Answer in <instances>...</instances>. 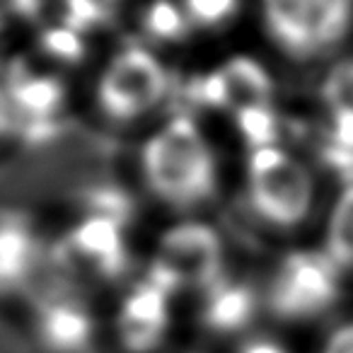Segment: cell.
<instances>
[{
    "mask_svg": "<svg viewBox=\"0 0 353 353\" xmlns=\"http://www.w3.org/2000/svg\"><path fill=\"white\" fill-rule=\"evenodd\" d=\"M138 170L148 194L179 213L208 206L221 192L216 145L189 112H176L157 123L141 145Z\"/></svg>",
    "mask_w": 353,
    "mask_h": 353,
    "instance_id": "cell-1",
    "label": "cell"
},
{
    "mask_svg": "<svg viewBox=\"0 0 353 353\" xmlns=\"http://www.w3.org/2000/svg\"><path fill=\"white\" fill-rule=\"evenodd\" d=\"M317 199V182L307 160L269 143L247 150L245 201L250 213L271 230H298L310 218Z\"/></svg>",
    "mask_w": 353,
    "mask_h": 353,
    "instance_id": "cell-2",
    "label": "cell"
},
{
    "mask_svg": "<svg viewBox=\"0 0 353 353\" xmlns=\"http://www.w3.org/2000/svg\"><path fill=\"white\" fill-rule=\"evenodd\" d=\"M196 102L235 123L247 150L279 143L274 80L259 61L232 56L196 80Z\"/></svg>",
    "mask_w": 353,
    "mask_h": 353,
    "instance_id": "cell-3",
    "label": "cell"
},
{
    "mask_svg": "<svg viewBox=\"0 0 353 353\" xmlns=\"http://www.w3.org/2000/svg\"><path fill=\"white\" fill-rule=\"evenodd\" d=\"M346 271L324 247H298L276 259L261 285V303L283 324L322 319L343 295Z\"/></svg>",
    "mask_w": 353,
    "mask_h": 353,
    "instance_id": "cell-4",
    "label": "cell"
},
{
    "mask_svg": "<svg viewBox=\"0 0 353 353\" xmlns=\"http://www.w3.org/2000/svg\"><path fill=\"white\" fill-rule=\"evenodd\" d=\"M174 75L155 46L128 41L119 46L97 78L94 99L109 121L133 123L148 119L172 97Z\"/></svg>",
    "mask_w": 353,
    "mask_h": 353,
    "instance_id": "cell-5",
    "label": "cell"
},
{
    "mask_svg": "<svg viewBox=\"0 0 353 353\" xmlns=\"http://www.w3.org/2000/svg\"><path fill=\"white\" fill-rule=\"evenodd\" d=\"M256 12L266 39L295 63L324 59L353 27V0H256Z\"/></svg>",
    "mask_w": 353,
    "mask_h": 353,
    "instance_id": "cell-6",
    "label": "cell"
},
{
    "mask_svg": "<svg viewBox=\"0 0 353 353\" xmlns=\"http://www.w3.org/2000/svg\"><path fill=\"white\" fill-rule=\"evenodd\" d=\"M228 271L221 232L199 218H182L157 235L148 276L176 295H199Z\"/></svg>",
    "mask_w": 353,
    "mask_h": 353,
    "instance_id": "cell-7",
    "label": "cell"
},
{
    "mask_svg": "<svg viewBox=\"0 0 353 353\" xmlns=\"http://www.w3.org/2000/svg\"><path fill=\"white\" fill-rule=\"evenodd\" d=\"M179 295L152 276L126 290L114 314V334L123 353H157L170 341L176 324Z\"/></svg>",
    "mask_w": 353,
    "mask_h": 353,
    "instance_id": "cell-8",
    "label": "cell"
},
{
    "mask_svg": "<svg viewBox=\"0 0 353 353\" xmlns=\"http://www.w3.org/2000/svg\"><path fill=\"white\" fill-rule=\"evenodd\" d=\"M128 221L88 211L61 240L56 256L68 271L97 281H117L126 274L128 261Z\"/></svg>",
    "mask_w": 353,
    "mask_h": 353,
    "instance_id": "cell-9",
    "label": "cell"
},
{
    "mask_svg": "<svg viewBox=\"0 0 353 353\" xmlns=\"http://www.w3.org/2000/svg\"><path fill=\"white\" fill-rule=\"evenodd\" d=\"M261 310V288L230 271L196 295V319L211 336L228 339L247 334Z\"/></svg>",
    "mask_w": 353,
    "mask_h": 353,
    "instance_id": "cell-10",
    "label": "cell"
},
{
    "mask_svg": "<svg viewBox=\"0 0 353 353\" xmlns=\"http://www.w3.org/2000/svg\"><path fill=\"white\" fill-rule=\"evenodd\" d=\"M6 90L10 97L15 121L22 119L30 138L39 141V138H46L56 131V121L65 107V90L59 78L34 73L27 65L17 63L12 68L10 83Z\"/></svg>",
    "mask_w": 353,
    "mask_h": 353,
    "instance_id": "cell-11",
    "label": "cell"
},
{
    "mask_svg": "<svg viewBox=\"0 0 353 353\" xmlns=\"http://www.w3.org/2000/svg\"><path fill=\"white\" fill-rule=\"evenodd\" d=\"M39 336L56 353H85L94 341V317L78 300H54L39 314Z\"/></svg>",
    "mask_w": 353,
    "mask_h": 353,
    "instance_id": "cell-12",
    "label": "cell"
},
{
    "mask_svg": "<svg viewBox=\"0 0 353 353\" xmlns=\"http://www.w3.org/2000/svg\"><path fill=\"white\" fill-rule=\"evenodd\" d=\"M141 27L145 44L155 49L165 44H184L196 34L176 0H150L141 12Z\"/></svg>",
    "mask_w": 353,
    "mask_h": 353,
    "instance_id": "cell-13",
    "label": "cell"
},
{
    "mask_svg": "<svg viewBox=\"0 0 353 353\" xmlns=\"http://www.w3.org/2000/svg\"><path fill=\"white\" fill-rule=\"evenodd\" d=\"M34 261V237L17 218L0 221V285L25 279Z\"/></svg>",
    "mask_w": 353,
    "mask_h": 353,
    "instance_id": "cell-14",
    "label": "cell"
},
{
    "mask_svg": "<svg viewBox=\"0 0 353 353\" xmlns=\"http://www.w3.org/2000/svg\"><path fill=\"white\" fill-rule=\"evenodd\" d=\"M322 247L346 274L353 271V182L343 184L334 199Z\"/></svg>",
    "mask_w": 353,
    "mask_h": 353,
    "instance_id": "cell-15",
    "label": "cell"
},
{
    "mask_svg": "<svg viewBox=\"0 0 353 353\" xmlns=\"http://www.w3.org/2000/svg\"><path fill=\"white\" fill-rule=\"evenodd\" d=\"M322 112L353 119V56L343 59L327 73L319 90Z\"/></svg>",
    "mask_w": 353,
    "mask_h": 353,
    "instance_id": "cell-16",
    "label": "cell"
},
{
    "mask_svg": "<svg viewBox=\"0 0 353 353\" xmlns=\"http://www.w3.org/2000/svg\"><path fill=\"white\" fill-rule=\"evenodd\" d=\"M196 32H221L240 15L242 0H176Z\"/></svg>",
    "mask_w": 353,
    "mask_h": 353,
    "instance_id": "cell-17",
    "label": "cell"
},
{
    "mask_svg": "<svg viewBox=\"0 0 353 353\" xmlns=\"http://www.w3.org/2000/svg\"><path fill=\"white\" fill-rule=\"evenodd\" d=\"M41 49L49 59L59 61V63L73 65L80 63L85 56V34L83 32H75L65 25L49 27V30L41 32Z\"/></svg>",
    "mask_w": 353,
    "mask_h": 353,
    "instance_id": "cell-18",
    "label": "cell"
},
{
    "mask_svg": "<svg viewBox=\"0 0 353 353\" xmlns=\"http://www.w3.org/2000/svg\"><path fill=\"white\" fill-rule=\"evenodd\" d=\"M317 353H353V319L336 324L322 339Z\"/></svg>",
    "mask_w": 353,
    "mask_h": 353,
    "instance_id": "cell-19",
    "label": "cell"
},
{
    "mask_svg": "<svg viewBox=\"0 0 353 353\" xmlns=\"http://www.w3.org/2000/svg\"><path fill=\"white\" fill-rule=\"evenodd\" d=\"M41 0H0V27L10 20H34Z\"/></svg>",
    "mask_w": 353,
    "mask_h": 353,
    "instance_id": "cell-20",
    "label": "cell"
},
{
    "mask_svg": "<svg viewBox=\"0 0 353 353\" xmlns=\"http://www.w3.org/2000/svg\"><path fill=\"white\" fill-rule=\"evenodd\" d=\"M237 353H290L279 339L271 336H247L240 343Z\"/></svg>",
    "mask_w": 353,
    "mask_h": 353,
    "instance_id": "cell-21",
    "label": "cell"
},
{
    "mask_svg": "<svg viewBox=\"0 0 353 353\" xmlns=\"http://www.w3.org/2000/svg\"><path fill=\"white\" fill-rule=\"evenodd\" d=\"M15 123V114H12V104H10V97H8V90L0 88V136L12 128Z\"/></svg>",
    "mask_w": 353,
    "mask_h": 353,
    "instance_id": "cell-22",
    "label": "cell"
},
{
    "mask_svg": "<svg viewBox=\"0 0 353 353\" xmlns=\"http://www.w3.org/2000/svg\"><path fill=\"white\" fill-rule=\"evenodd\" d=\"M94 3H99V6H102L104 10H109V12H114V8L121 6V0H94Z\"/></svg>",
    "mask_w": 353,
    "mask_h": 353,
    "instance_id": "cell-23",
    "label": "cell"
},
{
    "mask_svg": "<svg viewBox=\"0 0 353 353\" xmlns=\"http://www.w3.org/2000/svg\"><path fill=\"white\" fill-rule=\"evenodd\" d=\"M192 353H201V351H192Z\"/></svg>",
    "mask_w": 353,
    "mask_h": 353,
    "instance_id": "cell-24",
    "label": "cell"
}]
</instances>
